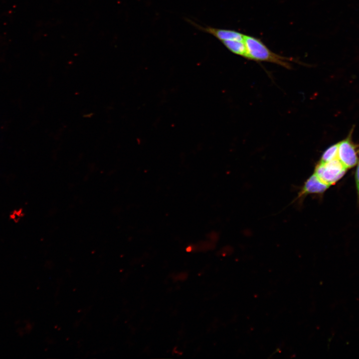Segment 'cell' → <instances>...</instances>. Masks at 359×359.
<instances>
[{
    "label": "cell",
    "instance_id": "obj_5",
    "mask_svg": "<svg viewBox=\"0 0 359 359\" xmlns=\"http://www.w3.org/2000/svg\"><path fill=\"white\" fill-rule=\"evenodd\" d=\"M329 187V185L323 182L314 174L306 181L303 193H322Z\"/></svg>",
    "mask_w": 359,
    "mask_h": 359
},
{
    "label": "cell",
    "instance_id": "obj_8",
    "mask_svg": "<svg viewBox=\"0 0 359 359\" xmlns=\"http://www.w3.org/2000/svg\"><path fill=\"white\" fill-rule=\"evenodd\" d=\"M23 215L24 214L22 209H19L12 211L10 215V217L15 222H17Z\"/></svg>",
    "mask_w": 359,
    "mask_h": 359
},
{
    "label": "cell",
    "instance_id": "obj_2",
    "mask_svg": "<svg viewBox=\"0 0 359 359\" xmlns=\"http://www.w3.org/2000/svg\"><path fill=\"white\" fill-rule=\"evenodd\" d=\"M348 169L337 158L318 164L315 174L330 186L335 184L346 174Z\"/></svg>",
    "mask_w": 359,
    "mask_h": 359
},
{
    "label": "cell",
    "instance_id": "obj_7",
    "mask_svg": "<svg viewBox=\"0 0 359 359\" xmlns=\"http://www.w3.org/2000/svg\"><path fill=\"white\" fill-rule=\"evenodd\" d=\"M338 148V143L329 147L323 154L320 162H327L337 158Z\"/></svg>",
    "mask_w": 359,
    "mask_h": 359
},
{
    "label": "cell",
    "instance_id": "obj_9",
    "mask_svg": "<svg viewBox=\"0 0 359 359\" xmlns=\"http://www.w3.org/2000/svg\"><path fill=\"white\" fill-rule=\"evenodd\" d=\"M355 182L358 197V202L359 206V159L357 163V167L355 173Z\"/></svg>",
    "mask_w": 359,
    "mask_h": 359
},
{
    "label": "cell",
    "instance_id": "obj_3",
    "mask_svg": "<svg viewBox=\"0 0 359 359\" xmlns=\"http://www.w3.org/2000/svg\"><path fill=\"white\" fill-rule=\"evenodd\" d=\"M351 135L338 143V159L348 170L357 165L359 161V146L352 141Z\"/></svg>",
    "mask_w": 359,
    "mask_h": 359
},
{
    "label": "cell",
    "instance_id": "obj_6",
    "mask_svg": "<svg viewBox=\"0 0 359 359\" xmlns=\"http://www.w3.org/2000/svg\"><path fill=\"white\" fill-rule=\"evenodd\" d=\"M221 42L233 53L247 58V50L244 40H226Z\"/></svg>",
    "mask_w": 359,
    "mask_h": 359
},
{
    "label": "cell",
    "instance_id": "obj_4",
    "mask_svg": "<svg viewBox=\"0 0 359 359\" xmlns=\"http://www.w3.org/2000/svg\"><path fill=\"white\" fill-rule=\"evenodd\" d=\"M187 21L197 29L214 36L221 42L226 40H244L245 34L238 31L209 26H202L189 19H188Z\"/></svg>",
    "mask_w": 359,
    "mask_h": 359
},
{
    "label": "cell",
    "instance_id": "obj_1",
    "mask_svg": "<svg viewBox=\"0 0 359 359\" xmlns=\"http://www.w3.org/2000/svg\"><path fill=\"white\" fill-rule=\"evenodd\" d=\"M244 42L246 47L248 59L272 62L287 69L292 67L290 62L297 61L292 58L282 56L272 52L260 39L253 36L245 34Z\"/></svg>",
    "mask_w": 359,
    "mask_h": 359
}]
</instances>
